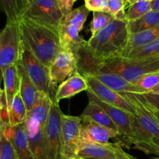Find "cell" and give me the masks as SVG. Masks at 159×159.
<instances>
[{
    "label": "cell",
    "mask_w": 159,
    "mask_h": 159,
    "mask_svg": "<svg viewBox=\"0 0 159 159\" xmlns=\"http://www.w3.org/2000/svg\"><path fill=\"white\" fill-rule=\"evenodd\" d=\"M4 108L6 109V97H5L4 89H2L0 87V111H2Z\"/></svg>",
    "instance_id": "34"
},
{
    "label": "cell",
    "mask_w": 159,
    "mask_h": 159,
    "mask_svg": "<svg viewBox=\"0 0 159 159\" xmlns=\"http://www.w3.org/2000/svg\"><path fill=\"white\" fill-rule=\"evenodd\" d=\"M109 0H89L85 2V6L90 12H105L108 6Z\"/></svg>",
    "instance_id": "32"
},
{
    "label": "cell",
    "mask_w": 159,
    "mask_h": 159,
    "mask_svg": "<svg viewBox=\"0 0 159 159\" xmlns=\"http://www.w3.org/2000/svg\"><path fill=\"white\" fill-rule=\"evenodd\" d=\"M120 95L134 107L137 120L147 136L152 140L159 138V115L149 109L136 93H122Z\"/></svg>",
    "instance_id": "10"
},
{
    "label": "cell",
    "mask_w": 159,
    "mask_h": 159,
    "mask_svg": "<svg viewBox=\"0 0 159 159\" xmlns=\"http://www.w3.org/2000/svg\"><path fill=\"white\" fill-rule=\"evenodd\" d=\"M159 84V71L145 74L134 83L145 93H150Z\"/></svg>",
    "instance_id": "28"
},
{
    "label": "cell",
    "mask_w": 159,
    "mask_h": 159,
    "mask_svg": "<svg viewBox=\"0 0 159 159\" xmlns=\"http://www.w3.org/2000/svg\"><path fill=\"white\" fill-rule=\"evenodd\" d=\"M150 93H158V94H159V84L158 85H157L156 87H155V89H154L152 91H151Z\"/></svg>",
    "instance_id": "37"
},
{
    "label": "cell",
    "mask_w": 159,
    "mask_h": 159,
    "mask_svg": "<svg viewBox=\"0 0 159 159\" xmlns=\"http://www.w3.org/2000/svg\"><path fill=\"white\" fill-rule=\"evenodd\" d=\"M79 71L76 55L70 50L61 49L49 68V77L52 88Z\"/></svg>",
    "instance_id": "12"
},
{
    "label": "cell",
    "mask_w": 159,
    "mask_h": 159,
    "mask_svg": "<svg viewBox=\"0 0 159 159\" xmlns=\"http://www.w3.org/2000/svg\"><path fill=\"white\" fill-rule=\"evenodd\" d=\"M62 113L58 104L55 103L53 100L46 125L48 159H63L61 137V119Z\"/></svg>",
    "instance_id": "9"
},
{
    "label": "cell",
    "mask_w": 159,
    "mask_h": 159,
    "mask_svg": "<svg viewBox=\"0 0 159 159\" xmlns=\"http://www.w3.org/2000/svg\"><path fill=\"white\" fill-rule=\"evenodd\" d=\"M88 90V84L83 75L77 71L60 84L56 89L54 102L58 104L61 100L69 99L82 91Z\"/></svg>",
    "instance_id": "17"
},
{
    "label": "cell",
    "mask_w": 159,
    "mask_h": 159,
    "mask_svg": "<svg viewBox=\"0 0 159 159\" xmlns=\"http://www.w3.org/2000/svg\"><path fill=\"white\" fill-rule=\"evenodd\" d=\"M4 93L6 97V110L10 109L14 96L20 92V76L17 69V63L8 67L3 72Z\"/></svg>",
    "instance_id": "19"
},
{
    "label": "cell",
    "mask_w": 159,
    "mask_h": 159,
    "mask_svg": "<svg viewBox=\"0 0 159 159\" xmlns=\"http://www.w3.org/2000/svg\"><path fill=\"white\" fill-rule=\"evenodd\" d=\"M75 159H83V158H79V157H77V158H76Z\"/></svg>",
    "instance_id": "41"
},
{
    "label": "cell",
    "mask_w": 159,
    "mask_h": 159,
    "mask_svg": "<svg viewBox=\"0 0 159 159\" xmlns=\"http://www.w3.org/2000/svg\"><path fill=\"white\" fill-rule=\"evenodd\" d=\"M82 119L62 113L61 119V137L63 159H75L78 157Z\"/></svg>",
    "instance_id": "8"
},
{
    "label": "cell",
    "mask_w": 159,
    "mask_h": 159,
    "mask_svg": "<svg viewBox=\"0 0 159 159\" xmlns=\"http://www.w3.org/2000/svg\"><path fill=\"white\" fill-rule=\"evenodd\" d=\"M0 6L7 23H19L27 10L29 0H0Z\"/></svg>",
    "instance_id": "21"
},
{
    "label": "cell",
    "mask_w": 159,
    "mask_h": 159,
    "mask_svg": "<svg viewBox=\"0 0 159 159\" xmlns=\"http://www.w3.org/2000/svg\"><path fill=\"white\" fill-rule=\"evenodd\" d=\"M6 123L2 121V129L0 131V159H16L15 150L12 143L4 135Z\"/></svg>",
    "instance_id": "29"
},
{
    "label": "cell",
    "mask_w": 159,
    "mask_h": 159,
    "mask_svg": "<svg viewBox=\"0 0 159 159\" xmlns=\"http://www.w3.org/2000/svg\"><path fill=\"white\" fill-rule=\"evenodd\" d=\"M126 5L127 2L125 0H109L106 12L113 16L116 20H127L125 12Z\"/></svg>",
    "instance_id": "30"
},
{
    "label": "cell",
    "mask_w": 159,
    "mask_h": 159,
    "mask_svg": "<svg viewBox=\"0 0 159 159\" xmlns=\"http://www.w3.org/2000/svg\"><path fill=\"white\" fill-rule=\"evenodd\" d=\"M83 75L88 84V90L93 93L99 100L135 115L136 113L134 107L122 95L106 86L90 75L85 74Z\"/></svg>",
    "instance_id": "13"
},
{
    "label": "cell",
    "mask_w": 159,
    "mask_h": 159,
    "mask_svg": "<svg viewBox=\"0 0 159 159\" xmlns=\"http://www.w3.org/2000/svg\"><path fill=\"white\" fill-rule=\"evenodd\" d=\"M2 30L0 31V51L2 49Z\"/></svg>",
    "instance_id": "38"
},
{
    "label": "cell",
    "mask_w": 159,
    "mask_h": 159,
    "mask_svg": "<svg viewBox=\"0 0 159 159\" xmlns=\"http://www.w3.org/2000/svg\"><path fill=\"white\" fill-rule=\"evenodd\" d=\"M23 17L58 28L64 15L57 0H29V6Z\"/></svg>",
    "instance_id": "7"
},
{
    "label": "cell",
    "mask_w": 159,
    "mask_h": 159,
    "mask_svg": "<svg viewBox=\"0 0 159 159\" xmlns=\"http://www.w3.org/2000/svg\"><path fill=\"white\" fill-rule=\"evenodd\" d=\"M151 6H152V10L159 12V0H152L151 2Z\"/></svg>",
    "instance_id": "35"
},
{
    "label": "cell",
    "mask_w": 159,
    "mask_h": 159,
    "mask_svg": "<svg viewBox=\"0 0 159 159\" xmlns=\"http://www.w3.org/2000/svg\"><path fill=\"white\" fill-rule=\"evenodd\" d=\"M2 34V46L0 51V84L5 70L17 63L20 59L21 36L19 23H6Z\"/></svg>",
    "instance_id": "6"
},
{
    "label": "cell",
    "mask_w": 159,
    "mask_h": 159,
    "mask_svg": "<svg viewBox=\"0 0 159 159\" xmlns=\"http://www.w3.org/2000/svg\"><path fill=\"white\" fill-rule=\"evenodd\" d=\"M89 75V74H88ZM95 79L105 85L108 88L111 89L113 91L116 92L119 94L122 93H136V94H143L146 93L144 90L135 85L134 84L128 82L122 76L115 73H96L90 75Z\"/></svg>",
    "instance_id": "18"
},
{
    "label": "cell",
    "mask_w": 159,
    "mask_h": 159,
    "mask_svg": "<svg viewBox=\"0 0 159 159\" xmlns=\"http://www.w3.org/2000/svg\"><path fill=\"white\" fill-rule=\"evenodd\" d=\"M135 1H137V0H135ZM135 1H134V2H135ZM148 1H151V2H152V0H148Z\"/></svg>",
    "instance_id": "43"
},
{
    "label": "cell",
    "mask_w": 159,
    "mask_h": 159,
    "mask_svg": "<svg viewBox=\"0 0 159 159\" xmlns=\"http://www.w3.org/2000/svg\"><path fill=\"white\" fill-rule=\"evenodd\" d=\"M153 141L155 145V148H156V155H159V138H154Z\"/></svg>",
    "instance_id": "36"
},
{
    "label": "cell",
    "mask_w": 159,
    "mask_h": 159,
    "mask_svg": "<svg viewBox=\"0 0 159 159\" xmlns=\"http://www.w3.org/2000/svg\"><path fill=\"white\" fill-rule=\"evenodd\" d=\"M27 116L26 106L20 93H16L13 98L10 109L8 111V124L10 126H17L24 124Z\"/></svg>",
    "instance_id": "23"
},
{
    "label": "cell",
    "mask_w": 159,
    "mask_h": 159,
    "mask_svg": "<svg viewBox=\"0 0 159 159\" xmlns=\"http://www.w3.org/2000/svg\"><path fill=\"white\" fill-rule=\"evenodd\" d=\"M89 12L85 5H82L64 16L58 26L61 49L70 50L75 54L78 48L85 41L79 36V33L86 21Z\"/></svg>",
    "instance_id": "4"
},
{
    "label": "cell",
    "mask_w": 159,
    "mask_h": 159,
    "mask_svg": "<svg viewBox=\"0 0 159 159\" xmlns=\"http://www.w3.org/2000/svg\"><path fill=\"white\" fill-rule=\"evenodd\" d=\"M84 1H85V2H88V1H89V0H84Z\"/></svg>",
    "instance_id": "42"
},
{
    "label": "cell",
    "mask_w": 159,
    "mask_h": 159,
    "mask_svg": "<svg viewBox=\"0 0 159 159\" xmlns=\"http://www.w3.org/2000/svg\"><path fill=\"white\" fill-rule=\"evenodd\" d=\"M79 117H87L91 120H93V122L96 123V124H99L102 127L110 129L113 131L118 132L117 127L115 125L114 122L111 119V117L109 116L108 113L104 111L97 104L94 103L91 101H89V104L85 107V109Z\"/></svg>",
    "instance_id": "20"
},
{
    "label": "cell",
    "mask_w": 159,
    "mask_h": 159,
    "mask_svg": "<svg viewBox=\"0 0 159 159\" xmlns=\"http://www.w3.org/2000/svg\"><path fill=\"white\" fill-rule=\"evenodd\" d=\"M3 133L12 143L16 159H35L30 148L24 124L13 127L6 124Z\"/></svg>",
    "instance_id": "15"
},
{
    "label": "cell",
    "mask_w": 159,
    "mask_h": 159,
    "mask_svg": "<svg viewBox=\"0 0 159 159\" xmlns=\"http://www.w3.org/2000/svg\"><path fill=\"white\" fill-rule=\"evenodd\" d=\"M75 1L76 0H57L64 16L68 15V13H70L73 10L72 7Z\"/></svg>",
    "instance_id": "33"
},
{
    "label": "cell",
    "mask_w": 159,
    "mask_h": 159,
    "mask_svg": "<svg viewBox=\"0 0 159 159\" xmlns=\"http://www.w3.org/2000/svg\"><path fill=\"white\" fill-rule=\"evenodd\" d=\"M138 95L141 100L144 102L149 109L159 115V94L146 93Z\"/></svg>",
    "instance_id": "31"
},
{
    "label": "cell",
    "mask_w": 159,
    "mask_h": 159,
    "mask_svg": "<svg viewBox=\"0 0 159 159\" xmlns=\"http://www.w3.org/2000/svg\"><path fill=\"white\" fill-rule=\"evenodd\" d=\"M78 157L83 159H136L118 143H89L79 146Z\"/></svg>",
    "instance_id": "11"
},
{
    "label": "cell",
    "mask_w": 159,
    "mask_h": 159,
    "mask_svg": "<svg viewBox=\"0 0 159 159\" xmlns=\"http://www.w3.org/2000/svg\"><path fill=\"white\" fill-rule=\"evenodd\" d=\"M125 1H126V2H127V4L130 5V4H132V3H133L135 0H125Z\"/></svg>",
    "instance_id": "39"
},
{
    "label": "cell",
    "mask_w": 159,
    "mask_h": 159,
    "mask_svg": "<svg viewBox=\"0 0 159 159\" xmlns=\"http://www.w3.org/2000/svg\"><path fill=\"white\" fill-rule=\"evenodd\" d=\"M0 12H2V11H1V6H0Z\"/></svg>",
    "instance_id": "44"
},
{
    "label": "cell",
    "mask_w": 159,
    "mask_h": 159,
    "mask_svg": "<svg viewBox=\"0 0 159 159\" xmlns=\"http://www.w3.org/2000/svg\"><path fill=\"white\" fill-rule=\"evenodd\" d=\"M93 18L90 23L91 37H94L101 30L103 29L110 22L114 20V17L105 12H93Z\"/></svg>",
    "instance_id": "27"
},
{
    "label": "cell",
    "mask_w": 159,
    "mask_h": 159,
    "mask_svg": "<svg viewBox=\"0 0 159 159\" xmlns=\"http://www.w3.org/2000/svg\"><path fill=\"white\" fill-rule=\"evenodd\" d=\"M17 69L20 76V93L28 113L33 110L42 93L37 89L20 59L17 61Z\"/></svg>",
    "instance_id": "16"
},
{
    "label": "cell",
    "mask_w": 159,
    "mask_h": 159,
    "mask_svg": "<svg viewBox=\"0 0 159 159\" xmlns=\"http://www.w3.org/2000/svg\"><path fill=\"white\" fill-rule=\"evenodd\" d=\"M150 10H152L151 1L137 0L129 6L128 10L126 12V20L128 22L136 20Z\"/></svg>",
    "instance_id": "26"
},
{
    "label": "cell",
    "mask_w": 159,
    "mask_h": 159,
    "mask_svg": "<svg viewBox=\"0 0 159 159\" xmlns=\"http://www.w3.org/2000/svg\"><path fill=\"white\" fill-rule=\"evenodd\" d=\"M1 129H2V120H1V118H0V131H1Z\"/></svg>",
    "instance_id": "40"
},
{
    "label": "cell",
    "mask_w": 159,
    "mask_h": 159,
    "mask_svg": "<svg viewBox=\"0 0 159 159\" xmlns=\"http://www.w3.org/2000/svg\"><path fill=\"white\" fill-rule=\"evenodd\" d=\"M52 102L51 97L40 95L33 110L27 113L24 122L30 148L35 159H48L46 125Z\"/></svg>",
    "instance_id": "2"
},
{
    "label": "cell",
    "mask_w": 159,
    "mask_h": 159,
    "mask_svg": "<svg viewBox=\"0 0 159 159\" xmlns=\"http://www.w3.org/2000/svg\"><path fill=\"white\" fill-rule=\"evenodd\" d=\"M159 71V57L144 59H130L117 57L97 64L90 74L115 73L134 84L145 74Z\"/></svg>",
    "instance_id": "3"
},
{
    "label": "cell",
    "mask_w": 159,
    "mask_h": 159,
    "mask_svg": "<svg viewBox=\"0 0 159 159\" xmlns=\"http://www.w3.org/2000/svg\"><path fill=\"white\" fill-rule=\"evenodd\" d=\"M79 144L89 143H108L110 139L120 137L118 132L99 125L87 117L81 118Z\"/></svg>",
    "instance_id": "14"
},
{
    "label": "cell",
    "mask_w": 159,
    "mask_h": 159,
    "mask_svg": "<svg viewBox=\"0 0 159 159\" xmlns=\"http://www.w3.org/2000/svg\"><path fill=\"white\" fill-rule=\"evenodd\" d=\"M159 38V24L150 29L141 31V32L130 34L129 36L128 45L125 52L121 57L127 55L130 51L141 46L148 44Z\"/></svg>",
    "instance_id": "22"
},
{
    "label": "cell",
    "mask_w": 159,
    "mask_h": 159,
    "mask_svg": "<svg viewBox=\"0 0 159 159\" xmlns=\"http://www.w3.org/2000/svg\"><path fill=\"white\" fill-rule=\"evenodd\" d=\"M158 57H159V38L148 44L132 50L127 55L122 57L130 59H144Z\"/></svg>",
    "instance_id": "25"
},
{
    "label": "cell",
    "mask_w": 159,
    "mask_h": 159,
    "mask_svg": "<svg viewBox=\"0 0 159 159\" xmlns=\"http://www.w3.org/2000/svg\"><path fill=\"white\" fill-rule=\"evenodd\" d=\"M20 36L36 57L49 69L61 50L58 28L47 26L23 17L19 22Z\"/></svg>",
    "instance_id": "1"
},
{
    "label": "cell",
    "mask_w": 159,
    "mask_h": 159,
    "mask_svg": "<svg viewBox=\"0 0 159 159\" xmlns=\"http://www.w3.org/2000/svg\"><path fill=\"white\" fill-rule=\"evenodd\" d=\"M155 159H159V158H155Z\"/></svg>",
    "instance_id": "45"
},
{
    "label": "cell",
    "mask_w": 159,
    "mask_h": 159,
    "mask_svg": "<svg viewBox=\"0 0 159 159\" xmlns=\"http://www.w3.org/2000/svg\"><path fill=\"white\" fill-rule=\"evenodd\" d=\"M20 60L39 93L49 96L54 100L56 91L51 86L49 69L34 56L22 39Z\"/></svg>",
    "instance_id": "5"
},
{
    "label": "cell",
    "mask_w": 159,
    "mask_h": 159,
    "mask_svg": "<svg viewBox=\"0 0 159 159\" xmlns=\"http://www.w3.org/2000/svg\"><path fill=\"white\" fill-rule=\"evenodd\" d=\"M159 24V12L150 10L141 18L134 21L128 22V29L130 34L141 32L150 29Z\"/></svg>",
    "instance_id": "24"
}]
</instances>
